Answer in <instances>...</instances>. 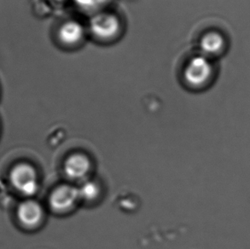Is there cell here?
<instances>
[{
    "mask_svg": "<svg viewBox=\"0 0 250 249\" xmlns=\"http://www.w3.org/2000/svg\"><path fill=\"white\" fill-rule=\"evenodd\" d=\"M214 74L212 59L203 55L191 58L186 64L184 78L187 84L194 88L206 86L212 81Z\"/></svg>",
    "mask_w": 250,
    "mask_h": 249,
    "instance_id": "6da1fadb",
    "label": "cell"
},
{
    "mask_svg": "<svg viewBox=\"0 0 250 249\" xmlns=\"http://www.w3.org/2000/svg\"><path fill=\"white\" fill-rule=\"evenodd\" d=\"M10 181L22 195L30 196L37 192V173L32 166L22 163L16 166L10 172Z\"/></svg>",
    "mask_w": 250,
    "mask_h": 249,
    "instance_id": "7a4b0ae2",
    "label": "cell"
},
{
    "mask_svg": "<svg viewBox=\"0 0 250 249\" xmlns=\"http://www.w3.org/2000/svg\"><path fill=\"white\" fill-rule=\"evenodd\" d=\"M122 28L121 21L115 15L102 12L95 15L90 21V30L99 40L108 41L118 35Z\"/></svg>",
    "mask_w": 250,
    "mask_h": 249,
    "instance_id": "3957f363",
    "label": "cell"
},
{
    "mask_svg": "<svg viewBox=\"0 0 250 249\" xmlns=\"http://www.w3.org/2000/svg\"><path fill=\"white\" fill-rule=\"evenodd\" d=\"M199 46L202 55L212 59L225 53L227 49V41L225 35L219 31H208L201 38Z\"/></svg>",
    "mask_w": 250,
    "mask_h": 249,
    "instance_id": "277c9868",
    "label": "cell"
},
{
    "mask_svg": "<svg viewBox=\"0 0 250 249\" xmlns=\"http://www.w3.org/2000/svg\"><path fill=\"white\" fill-rule=\"evenodd\" d=\"M79 198L78 188L70 186H59L51 194L50 205L57 212H65L72 208Z\"/></svg>",
    "mask_w": 250,
    "mask_h": 249,
    "instance_id": "5b68a950",
    "label": "cell"
},
{
    "mask_svg": "<svg viewBox=\"0 0 250 249\" xmlns=\"http://www.w3.org/2000/svg\"><path fill=\"white\" fill-rule=\"evenodd\" d=\"M17 216L22 225L27 227L38 226L43 218V209L38 202L25 201L17 209Z\"/></svg>",
    "mask_w": 250,
    "mask_h": 249,
    "instance_id": "8992f818",
    "label": "cell"
},
{
    "mask_svg": "<svg viewBox=\"0 0 250 249\" xmlns=\"http://www.w3.org/2000/svg\"><path fill=\"white\" fill-rule=\"evenodd\" d=\"M91 168V163L85 155L77 154L68 157L64 164L66 175L71 179L80 180L87 175Z\"/></svg>",
    "mask_w": 250,
    "mask_h": 249,
    "instance_id": "52a82bcc",
    "label": "cell"
},
{
    "mask_svg": "<svg viewBox=\"0 0 250 249\" xmlns=\"http://www.w3.org/2000/svg\"><path fill=\"white\" fill-rule=\"evenodd\" d=\"M84 36V27L76 21H66L58 31L59 40L67 45H75L81 43Z\"/></svg>",
    "mask_w": 250,
    "mask_h": 249,
    "instance_id": "ba28073f",
    "label": "cell"
},
{
    "mask_svg": "<svg viewBox=\"0 0 250 249\" xmlns=\"http://www.w3.org/2000/svg\"><path fill=\"white\" fill-rule=\"evenodd\" d=\"M79 194H80V198H83L84 200H92L96 198L97 195H98V187L94 182L91 181H87L84 182L81 188H78Z\"/></svg>",
    "mask_w": 250,
    "mask_h": 249,
    "instance_id": "9c48e42d",
    "label": "cell"
},
{
    "mask_svg": "<svg viewBox=\"0 0 250 249\" xmlns=\"http://www.w3.org/2000/svg\"><path fill=\"white\" fill-rule=\"evenodd\" d=\"M107 0H75L79 6L84 10H93V9L102 6Z\"/></svg>",
    "mask_w": 250,
    "mask_h": 249,
    "instance_id": "30bf717a",
    "label": "cell"
}]
</instances>
